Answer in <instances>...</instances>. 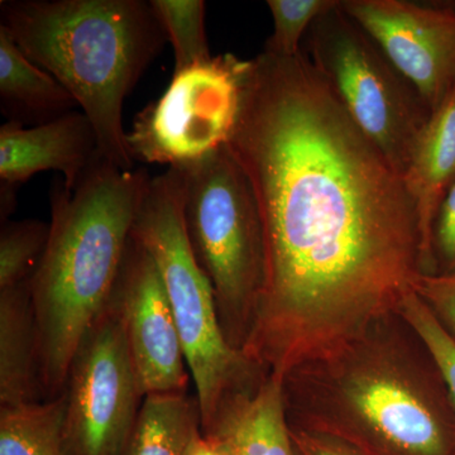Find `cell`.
I'll return each mask as SVG.
<instances>
[{
  "label": "cell",
  "mask_w": 455,
  "mask_h": 455,
  "mask_svg": "<svg viewBox=\"0 0 455 455\" xmlns=\"http://www.w3.org/2000/svg\"><path fill=\"white\" fill-rule=\"evenodd\" d=\"M228 149L252 188L265 280L243 355L283 377L397 313L423 275L405 180L302 52L251 60Z\"/></svg>",
  "instance_id": "1"
},
{
  "label": "cell",
  "mask_w": 455,
  "mask_h": 455,
  "mask_svg": "<svg viewBox=\"0 0 455 455\" xmlns=\"http://www.w3.org/2000/svg\"><path fill=\"white\" fill-rule=\"evenodd\" d=\"M283 388L287 423L359 455H455L447 385L398 313L337 355L286 374Z\"/></svg>",
  "instance_id": "2"
},
{
  "label": "cell",
  "mask_w": 455,
  "mask_h": 455,
  "mask_svg": "<svg viewBox=\"0 0 455 455\" xmlns=\"http://www.w3.org/2000/svg\"><path fill=\"white\" fill-rule=\"evenodd\" d=\"M151 179L100 156L73 190L64 180L51 188L49 242L31 281L44 401L64 392L80 341L112 299Z\"/></svg>",
  "instance_id": "3"
},
{
  "label": "cell",
  "mask_w": 455,
  "mask_h": 455,
  "mask_svg": "<svg viewBox=\"0 0 455 455\" xmlns=\"http://www.w3.org/2000/svg\"><path fill=\"white\" fill-rule=\"evenodd\" d=\"M2 27L88 116L99 151L133 170L123 128L125 98L167 41L145 0H2Z\"/></svg>",
  "instance_id": "4"
},
{
  "label": "cell",
  "mask_w": 455,
  "mask_h": 455,
  "mask_svg": "<svg viewBox=\"0 0 455 455\" xmlns=\"http://www.w3.org/2000/svg\"><path fill=\"white\" fill-rule=\"evenodd\" d=\"M184 173L167 169L149 181L132 236L151 254L160 272L191 379L200 429L214 424L236 395L256 387L267 373L228 341L211 281L200 267L184 221Z\"/></svg>",
  "instance_id": "5"
},
{
  "label": "cell",
  "mask_w": 455,
  "mask_h": 455,
  "mask_svg": "<svg viewBox=\"0 0 455 455\" xmlns=\"http://www.w3.org/2000/svg\"><path fill=\"white\" fill-rule=\"evenodd\" d=\"M179 171L185 180L188 241L211 281L224 334L243 353L265 280L262 226L252 188L228 147Z\"/></svg>",
  "instance_id": "6"
},
{
  "label": "cell",
  "mask_w": 455,
  "mask_h": 455,
  "mask_svg": "<svg viewBox=\"0 0 455 455\" xmlns=\"http://www.w3.org/2000/svg\"><path fill=\"white\" fill-rule=\"evenodd\" d=\"M302 52L403 175L431 113L372 36L341 8V0L310 27Z\"/></svg>",
  "instance_id": "7"
},
{
  "label": "cell",
  "mask_w": 455,
  "mask_h": 455,
  "mask_svg": "<svg viewBox=\"0 0 455 455\" xmlns=\"http://www.w3.org/2000/svg\"><path fill=\"white\" fill-rule=\"evenodd\" d=\"M250 68L251 60L224 53L175 71L164 94L137 114L127 133L132 160L187 170L226 148Z\"/></svg>",
  "instance_id": "8"
},
{
  "label": "cell",
  "mask_w": 455,
  "mask_h": 455,
  "mask_svg": "<svg viewBox=\"0 0 455 455\" xmlns=\"http://www.w3.org/2000/svg\"><path fill=\"white\" fill-rule=\"evenodd\" d=\"M62 395L65 455H124L145 396L114 293L80 341Z\"/></svg>",
  "instance_id": "9"
},
{
  "label": "cell",
  "mask_w": 455,
  "mask_h": 455,
  "mask_svg": "<svg viewBox=\"0 0 455 455\" xmlns=\"http://www.w3.org/2000/svg\"><path fill=\"white\" fill-rule=\"evenodd\" d=\"M430 113L455 92V13L440 2L341 0Z\"/></svg>",
  "instance_id": "10"
},
{
  "label": "cell",
  "mask_w": 455,
  "mask_h": 455,
  "mask_svg": "<svg viewBox=\"0 0 455 455\" xmlns=\"http://www.w3.org/2000/svg\"><path fill=\"white\" fill-rule=\"evenodd\" d=\"M114 295L143 396L188 394L191 376L163 278L133 236Z\"/></svg>",
  "instance_id": "11"
},
{
  "label": "cell",
  "mask_w": 455,
  "mask_h": 455,
  "mask_svg": "<svg viewBox=\"0 0 455 455\" xmlns=\"http://www.w3.org/2000/svg\"><path fill=\"white\" fill-rule=\"evenodd\" d=\"M100 156L97 133L82 110L32 128L12 121L0 128L2 187L16 188L36 173L57 171L73 190Z\"/></svg>",
  "instance_id": "12"
},
{
  "label": "cell",
  "mask_w": 455,
  "mask_h": 455,
  "mask_svg": "<svg viewBox=\"0 0 455 455\" xmlns=\"http://www.w3.org/2000/svg\"><path fill=\"white\" fill-rule=\"evenodd\" d=\"M403 176L418 215L423 275H434V224L455 180V92L431 113Z\"/></svg>",
  "instance_id": "13"
},
{
  "label": "cell",
  "mask_w": 455,
  "mask_h": 455,
  "mask_svg": "<svg viewBox=\"0 0 455 455\" xmlns=\"http://www.w3.org/2000/svg\"><path fill=\"white\" fill-rule=\"evenodd\" d=\"M203 434L220 442L228 455H293L283 379L267 374L236 395Z\"/></svg>",
  "instance_id": "14"
},
{
  "label": "cell",
  "mask_w": 455,
  "mask_h": 455,
  "mask_svg": "<svg viewBox=\"0 0 455 455\" xmlns=\"http://www.w3.org/2000/svg\"><path fill=\"white\" fill-rule=\"evenodd\" d=\"M44 401L31 281L0 290V407Z\"/></svg>",
  "instance_id": "15"
},
{
  "label": "cell",
  "mask_w": 455,
  "mask_h": 455,
  "mask_svg": "<svg viewBox=\"0 0 455 455\" xmlns=\"http://www.w3.org/2000/svg\"><path fill=\"white\" fill-rule=\"evenodd\" d=\"M0 101L12 122L44 124L74 112L76 101L52 75L23 53L0 26Z\"/></svg>",
  "instance_id": "16"
},
{
  "label": "cell",
  "mask_w": 455,
  "mask_h": 455,
  "mask_svg": "<svg viewBox=\"0 0 455 455\" xmlns=\"http://www.w3.org/2000/svg\"><path fill=\"white\" fill-rule=\"evenodd\" d=\"M200 430L196 397L152 395L143 401L139 423L124 455H184Z\"/></svg>",
  "instance_id": "17"
},
{
  "label": "cell",
  "mask_w": 455,
  "mask_h": 455,
  "mask_svg": "<svg viewBox=\"0 0 455 455\" xmlns=\"http://www.w3.org/2000/svg\"><path fill=\"white\" fill-rule=\"evenodd\" d=\"M64 395L28 405L0 407V455H65Z\"/></svg>",
  "instance_id": "18"
},
{
  "label": "cell",
  "mask_w": 455,
  "mask_h": 455,
  "mask_svg": "<svg viewBox=\"0 0 455 455\" xmlns=\"http://www.w3.org/2000/svg\"><path fill=\"white\" fill-rule=\"evenodd\" d=\"M167 41L172 44L175 71L212 56L203 0H151Z\"/></svg>",
  "instance_id": "19"
},
{
  "label": "cell",
  "mask_w": 455,
  "mask_h": 455,
  "mask_svg": "<svg viewBox=\"0 0 455 455\" xmlns=\"http://www.w3.org/2000/svg\"><path fill=\"white\" fill-rule=\"evenodd\" d=\"M50 236L41 220L5 221L0 233V290L32 281Z\"/></svg>",
  "instance_id": "20"
},
{
  "label": "cell",
  "mask_w": 455,
  "mask_h": 455,
  "mask_svg": "<svg viewBox=\"0 0 455 455\" xmlns=\"http://www.w3.org/2000/svg\"><path fill=\"white\" fill-rule=\"evenodd\" d=\"M339 0H268L274 33L266 42V52L283 57L300 55L302 42L317 18Z\"/></svg>",
  "instance_id": "21"
},
{
  "label": "cell",
  "mask_w": 455,
  "mask_h": 455,
  "mask_svg": "<svg viewBox=\"0 0 455 455\" xmlns=\"http://www.w3.org/2000/svg\"><path fill=\"white\" fill-rule=\"evenodd\" d=\"M397 313L420 338L438 366L455 411V338L415 291L403 299Z\"/></svg>",
  "instance_id": "22"
},
{
  "label": "cell",
  "mask_w": 455,
  "mask_h": 455,
  "mask_svg": "<svg viewBox=\"0 0 455 455\" xmlns=\"http://www.w3.org/2000/svg\"><path fill=\"white\" fill-rule=\"evenodd\" d=\"M433 259L434 275H455V180L434 224Z\"/></svg>",
  "instance_id": "23"
},
{
  "label": "cell",
  "mask_w": 455,
  "mask_h": 455,
  "mask_svg": "<svg viewBox=\"0 0 455 455\" xmlns=\"http://www.w3.org/2000/svg\"><path fill=\"white\" fill-rule=\"evenodd\" d=\"M415 292L455 338V275H421Z\"/></svg>",
  "instance_id": "24"
},
{
  "label": "cell",
  "mask_w": 455,
  "mask_h": 455,
  "mask_svg": "<svg viewBox=\"0 0 455 455\" xmlns=\"http://www.w3.org/2000/svg\"><path fill=\"white\" fill-rule=\"evenodd\" d=\"M293 455H359L340 440L289 424Z\"/></svg>",
  "instance_id": "25"
},
{
  "label": "cell",
  "mask_w": 455,
  "mask_h": 455,
  "mask_svg": "<svg viewBox=\"0 0 455 455\" xmlns=\"http://www.w3.org/2000/svg\"><path fill=\"white\" fill-rule=\"evenodd\" d=\"M184 455H228V453L220 442L211 436L204 435L200 429L188 442Z\"/></svg>",
  "instance_id": "26"
},
{
  "label": "cell",
  "mask_w": 455,
  "mask_h": 455,
  "mask_svg": "<svg viewBox=\"0 0 455 455\" xmlns=\"http://www.w3.org/2000/svg\"><path fill=\"white\" fill-rule=\"evenodd\" d=\"M442 3L444 7H447L448 9H451V11H453L455 13V0H443Z\"/></svg>",
  "instance_id": "27"
}]
</instances>
